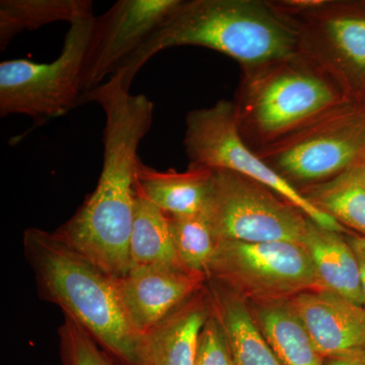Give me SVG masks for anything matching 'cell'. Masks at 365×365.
<instances>
[{
	"label": "cell",
	"mask_w": 365,
	"mask_h": 365,
	"mask_svg": "<svg viewBox=\"0 0 365 365\" xmlns=\"http://www.w3.org/2000/svg\"><path fill=\"white\" fill-rule=\"evenodd\" d=\"M212 170L189 165L185 172L158 170L139 160L136 168L137 195L165 215H194L204 212L210 196Z\"/></svg>",
	"instance_id": "obj_14"
},
{
	"label": "cell",
	"mask_w": 365,
	"mask_h": 365,
	"mask_svg": "<svg viewBox=\"0 0 365 365\" xmlns=\"http://www.w3.org/2000/svg\"><path fill=\"white\" fill-rule=\"evenodd\" d=\"M182 0H119L96 16L86 50L83 95L102 85L172 16Z\"/></svg>",
	"instance_id": "obj_10"
},
{
	"label": "cell",
	"mask_w": 365,
	"mask_h": 365,
	"mask_svg": "<svg viewBox=\"0 0 365 365\" xmlns=\"http://www.w3.org/2000/svg\"><path fill=\"white\" fill-rule=\"evenodd\" d=\"M93 16L90 0H1L0 48L6 49L11 40L25 31L38 30L56 21L71 24Z\"/></svg>",
	"instance_id": "obj_18"
},
{
	"label": "cell",
	"mask_w": 365,
	"mask_h": 365,
	"mask_svg": "<svg viewBox=\"0 0 365 365\" xmlns=\"http://www.w3.org/2000/svg\"><path fill=\"white\" fill-rule=\"evenodd\" d=\"M325 365H365V350L344 356L327 359Z\"/></svg>",
	"instance_id": "obj_25"
},
{
	"label": "cell",
	"mask_w": 365,
	"mask_h": 365,
	"mask_svg": "<svg viewBox=\"0 0 365 365\" xmlns=\"http://www.w3.org/2000/svg\"><path fill=\"white\" fill-rule=\"evenodd\" d=\"M211 311L204 287L143 336L141 365H195L201 332Z\"/></svg>",
	"instance_id": "obj_13"
},
{
	"label": "cell",
	"mask_w": 365,
	"mask_h": 365,
	"mask_svg": "<svg viewBox=\"0 0 365 365\" xmlns=\"http://www.w3.org/2000/svg\"><path fill=\"white\" fill-rule=\"evenodd\" d=\"M346 237L351 245L353 251L359 260L360 287H361L362 299H364V306L365 307V237L357 234H347Z\"/></svg>",
	"instance_id": "obj_24"
},
{
	"label": "cell",
	"mask_w": 365,
	"mask_h": 365,
	"mask_svg": "<svg viewBox=\"0 0 365 365\" xmlns=\"http://www.w3.org/2000/svg\"><path fill=\"white\" fill-rule=\"evenodd\" d=\"M207 288L235 365H282L262 334L248 302L213 280Z\"/></svg>",
	"instance_id": "obj_16"
},
{
	"label": "cell",
	"mask_w": 365,
	"mask_h": 365,
	"mask_svg": "<svg viewBox=\"0 0 365 365\" xmlns=\"http://www.w3.org/2000/svg\"><path fill=\"white\" fill-rule=\"evenodd\" d=\"M24 252L40 297L78 322L103 348L127 365H141L143 337L124 313L115 278L55 234L31 227Z\"/></svg>",
	"instance_id": "obj_2"
},
{
	"label": "cell",
	"mask_w": 365,
	"mask_h": 365,
	"mask_svg": "<svg viewBox=\"0 0 365 365\" xmlns=\"http://www.w3.org/2000/svg\"><path fill=\"white\" fill-rule=\"evenodd\" d=\"M195 365H235L225 330L213 309L201 332Z\"/></svg>",
	"instance_id": "obj_23"
},
{
	"label": "cell",
	"mask_w": 365,
	"mask_h": 365,
	"mask_svg": "<svg viewBox=\"0 0 365 365\" xmlns=\"http://www.w3.org/2000/svg\"><path fill=\"white\" fill-rule=\"evenodd\" d=\"M350 101L330 72L300 51L244 71L234 103L242 138L258 150Z\"/></svg>",
	"instance_id": "obj_3"
},
{
	"label": "cell",
	"mask_w": 365,
	"mask_h": 365,
	"mask_svg": "<svg viewBox=\"0 0 365 365\" xmlns=\"http://www.w3.org/2000/svg\"><path fill=\"white\" fill-rule=\"evenodd\" d=\"M362 168H364V176H365V163H362Z\"/></svg>",
	"instance_id": "obj_26"
},
{
	"label": "cell",
	"mask_w": 365,
	"mask_h": 365,
	"mask_svg": "<svg viewBox=\"0 0 365 365\" xmlns=\"http://www.w3.org/2000/svg\"><path fill=\"white\" fill-rule=\"evenodd\" d=\"M302 245L311 257L322 289L364 306L359 260L346 235L309 220Z\"/></svg>",
	"instance_id": "obj_15"
},
{
	"label": "cell",
	"mask_w": 365,
	"mask_h": 365,
	"mask_svg": "<svg viewBox=\"0 0 365 365\" xmlns=\"http://www.w3.org/2000/svg\"><path fill=\"white\" fill-rule=\"evenodd\" d=\"M153 267L181 266L175 252L169 217L136 194L130 239V270Z\"/></svg>",
	"instance_id": "obj_19"
},
{
	"label": "cell",
	"mask_w": 365,
	"mask_h": 365,
	"mask_svg": "<svg viewBox=\"0 0 365 365\" xmlns=\"http://www.w3.org/2000/svg\"><path fill=\"white\" fill-rule=\"evenodd\" d=\"M96 16L71 25L58 58L50 63L6 60L0 63V115H26L36 125L81 105V72Z\"/></svg>",
	"instance_id": "obj_6"
},
{
	"label": "cell",
	"mask_w": 365,
	"mask_h": 365,
	"mask_svg": "<svg viewBox=\"0 0 365 365\" xmlns=\"http://www.w3.org/2000/svg\"><path fill=\"white\" fill-rule=\"evenodd\" d=\"M299 34L300 50L365 102V0L273 2Z\"/></svg>",
	"instance_id": "obj_7"
},
{
	"label": "cell",
	"mask_w": 365,
	"mask_h": 365,
	"mask_svg": "<svg viewBox=\"0 0 365 365\" xmlns=\"http://www.w3.org/2000/svg\"><path fill=\"white\" fill-rule=\"evenodd\" d=\"M299 191L343 227L365 237V176L361 165Z\"/></svg>",
	"instance_id": "obj_20"
},
{
	"label": "cell",
	"mask_w": 365,
	"mask_h": 365,
	"mask_svg": "<svg viewBox=\"0 0 365 365\" xmlns=\"http://www.w3.org/2000/svg\"><path fill=\"white\" fill-rule=\"evenodd\" d=\"M168 217L180 266L207 278L217 242L205 211L198 215Z\"/></svg>",
	"instance_id": "obj_21"
},
{
	"label": "cell",
	"mask_w": 365,
	"mask_h": 365,
	"mask_svg": "<svg viewBox=\"0 0 365 365\" xmlns=\"http://www.w3.org/2000/svg\"><path fill=\"white\" fill-rule=\"evenodd\" d=\"M62 365H116L83 327L69 317L59 329Z\"/></svg>",
	"instance_id": "obj_22"
},
{
	"label": "cell",
	"mask_w": 365,
	"mask_h": 365,
	"mask_svg": "<svg viewBox=\"0 0 365 365\" xmlns=\"http://www.w3.org/2000/svg\"><path fill=\"white\" fill-rule=\"evenodd\" d=\"M207 280L252 302L322 289L307 249L294 242H217Z\"/></svg>",
	"instance_id": "obj_8"
},
{
	"label": "cell",
	"mask_w": 365,
	"mask_h": 365,
	"mask_svg": "<svg viewBox=\"0 0 365 365\" xmlns=\"http://www.w3.org/2000/svg\"><path fill=\"white\" fill-rule=\"evenodd\" d=\"M324 359L365 350V307L325 289L288 300Z\"/></svg>",
	"instance_id": "obj_12"
},
{
	"label": "cell",
	"mask_w": 365,
	"mask_h": 365,
	"mask_svg": "<svg viewBox=\"0 0 365 365\" xmlns=\"http://www.w3.org/2000/svg\"><path fill=\"white\" fill-rule=\"evenodd\" d=\"M251 309L282 365H325V359L288 300L252 302Z\"/></svg>",
	"instance_id": "obj_17"
},
{
	"label": "cell",
	"mask_w": 365,
	"mask_h": 365,
	"mask_svg": "<svg viewBox=\"0 0 365 365\" xmlns=\"http://www.w3.org/2000/svg\"><path fill=\"white\" fill-rule=\"evenodd\" d=\"M184 146L190 165L227 170L253 180L292 204L319 227L347 234V228L319 210L250 148L240 131L234 102L220 101L212 107L189 112Z\"/></svg>",
	"instance_id": "obj_5"
},
{
	"label": "cell",
	"mask_w": 365,
	"mask_h": 365,
	"mask_svg": "<svg viewBox=\"0 0 365 365\" xmlns=\"http://www.w3.org/2000/svg\"><path fill=\"white\" fill-rule=\"evenodd\" d=\"M255 150L295 187L333 179L365 163V102L344 103Z\"/></svg>",
	"instance_id": "obj_4"
},
{
	"label": "cell",
	"mask_w": 365,
	"mask_h": 365,
	"mask_svg": "<svg viewBox=\"0 0 365 365\" xmlns=\"http://www.w3.org/2000/svg\"><path fill=\"white\" fill-rule=\"evenodd\" d=\"M206 281L181 267H153L133 269L115 283L129 324L143 337L200 292Z\"/></svg>",
	"instance_id": "obj_11"
},
{
	"label": "cell",
	"mask_w": 365,
	"mask_h": 365,
	"mask_svg": "<svg viewBox=\"0 0 365 365\" xmlns=\"http://www.w3.org/2000/svg\"><path fill=\"white\" fill-rule=\"evenodd\" d=\"M198 46L222 53L244 71L302 51L299 34L273 2L258 0L182 1L172 16L111 76L126 90L141 67L158 53Z\"/></svg>",
	"instance_id": "obj_1"
},
{
	"label": "cell",
	"mask_w": 365,
	"mask_h": 365,
	"mask_svg": "<svg viewBox=\"0 0 365 365\" xmlns=\"http://www.w3.org/2000/svg\"><path fill=\"white\" fill-rule=\"evenodd\" d=\"M205 213L216 242L302 244L311 220L272 190L227 170H212Z\"/></svg>",
	"instance_id": "obj_9"
}]
</instances>
